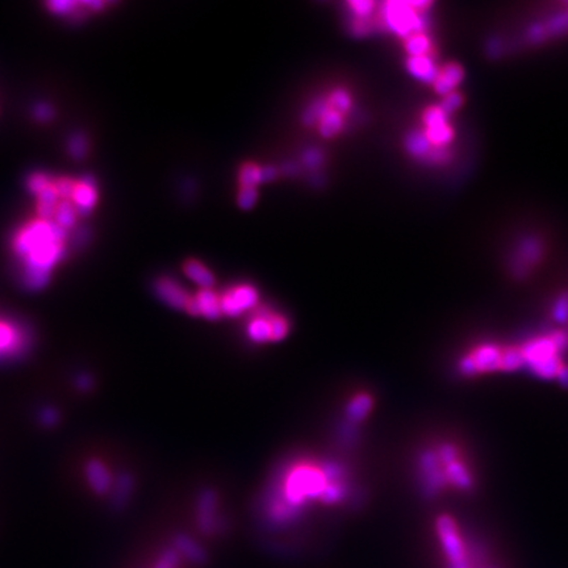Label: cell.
<instances>
[{
    "instance_id": "obj_1",
    "label": "cell",
    "mask_w": 568,
    "mask_h": 568,
    "mask_svg": "<svg viewBox=\"0 0 568 568\" xmlns=\"http://www.w3.org/2000/svg\"><path fill=\"white\" fill-rule=\"evenodd\" d=\"M278 482V488L271 491L269 513L271 518L291 520L306 504L323 505L341 504L349 494L345 473L335 463L298 462L289 468Z\"/></svg>"
},
{
    "instance_id": "obj_2",
    "label": "cell",
    "mask_w": 568,
    "mask_h": 568,
    "mask_svg": "<svg viewBox=\"0 0 568 568\" xmlns=\"http://www.w3.org/2000/svg\"><path fill=\"white\" fill-rule=\"evenodd\" d=\"M415 475L429 499L473 494L477 485L474 459L462 442L451 438L436 439L419 450Z\"/></svg>"
},
{
    "instance_id": "obj_3",
    "label": "cell",
    "mask_w": 568,
    "mask_h": 568,
    "mask_svg": "<svg viewBox=\"0 0 568 568\" xmlns=\"http://www.w3.org/2000/svg\"><path fill=\"white\" fill-rule=\"evenodd\" d=\"M516 346L521 361V371L537 379L568 386V325L550 318Z\"/></svg>"
},
{
    "instance_id": "obj_4",
    "label": "cell",
    "mask_w": 568,
    "mask_h": 568,
    "mask_svg": "<svg viewBox=\"0 0 568 568\" xmlns=\"http://www.w3.org/2000/svg\"><path fill=\"white\" fill-rule=\"evenodd\" d=\"M457 373L465 379L521 371V361L514 341L485 340L468 346L458 357Z\"/></svg>"
},
{
    "instance_id": "obj_5",
    "label": "cell",
    "mask_w": 568,
    "mask_h": 568,
    "mask_svg": "<svg viewBox=\"0 0 568 568\" xmlns=\"http://www.w3.org/2000/svg\"><path fill=\"white\" fill-rule=\"evenodd\" d=\"M289 329L287 317L269 309H262L250 318L245 333L253 344L266 345L284 340L289 335Z\"/></svg>"
},
{
    "instance_id": "obj_6",
    "label": "cell",
    "mask_w": 568,
    "mask_h": 568,
    "mask_svg": "<svg viewBox=\"0 0 568 568\" xmlns=\"http://www.w3.org/2000/svg\"><path fill=\"white\" fill-rule=\"evenodd\" d=\"M424 3H408V1H388L384 4L383 18L392 32L400 36H412L419 33L422 29V19L419 8Z\"/></svg>"
},
{
    "instance_id": "obj_7",
    "label": "cell",
    "mask_w": 568,
    "mask_h": 568,
    "mask_svg": "<svg viewBox=\"0 0 568 568\" xmlns=\"http://www.w3.org/2000/svg\"><path fill=\"white\" fill-rule=\"evenodd\" d=\"M33 335L29 326L19 323H0V362L20 359L32 347Z\"/></svg>"
},
{
    "instance_id": "obj_8",
    "label": "cell",
    "mask_w": 568,
    "mask_h": 568,
    "mask_svg": "<svg viewBox=\"0 0 568 568\" xmlns=\"http://www.w3.org/2000/svg\"><path fill=\"white\" fill-rule=\"evenodd\" d=\"M221 296L223 315L226 317H238L246 311L257 307L258 292L250 284H240L229 289Z\"/></svg>"
},
{
    "instance_id": "obj_9",
    "label": "cell",
    "mask_w": 568,
    "mask_h": 568,
    "mask_svg": "<svg viewBox=\"0 0 568 568\" xmlns=\"http://www.w3.org/2000/svg\"><path fill=\"white\" fill-rule=\"evenodd\" d=\"M190 316L203 317L209 321L220 320L223 315L221 296L211 289H200L196 296H192L186 309Z\"/></svg>"
},
{
    "instance_id": "obj_10",
    "label": "cell",
    "mask_w": 568,
    "mask_h": 568,
    "mask_svg": "<svg viewBox=\"0 0 568 568\" xmlns=\"http://www.w3.org/2000/svg\"><path fill=\"white\" fill-rule=\"evenodd\" d=\"M424 122L428 127L425 132V136L430 142V145H434L437 149H442L441 146H445L451 141L453 131L447 125L446 112L444 111L441 107L429 108L424 115Z\"/></svg>"
},
{
    "instance_id": "obj_11",
    "label": "cell",
    "mask_w": 568,
    "mask_h": 568,
    "mask_svg": "<svg viewBox=\"0 0 568 568\" xmlns=\"http://www.w3.org/2000/svg\"><path fill=\"white\" fill-rule=\"evenodd\" d=\"M373 399L370 393H358L350 399L345 410V427L342 428V436L345 441L350 442L355 438L350 430H355L357 424L362 422L373 410Z\"/></svg>"
},
{
    "instance_id": "obj_12",
    "label": "cell",
    "mask_w": 568,
    "mask_h": 568,
    "mask_svg": "<svg viewBox=\"0 0 568 568\" xmlns=\"http://www.w3.org/2000/svg\"><path fill=\"white\" fill-rule=\"evenodd\" d=\"M154 292L161 301L168 307L186 312L191 295L179 283L171 278H161L154 283Z\"/></svg>"
},
{
    "instance_id": "obj_13",
    "label": "cell",
    "mask_w": 568,
    "mask_h": 568,
    "mask_svg": "<svg viewBox=\"0 0 568 568\" xmlns=\"http://www.w3.org/2000/svg\"><path fill=\"white\" fill-rule=\"evenodd\" d=\"M86 477L93 492L104 494L110 492L113 485L111 473L99 459H91L86 465Z\"/></svg>"
},
{
    "instance_id": "obj_14",
    "label": "cell",
    "mask_w": 568,
    "mask_h": 568,
    "mask_svg": "<svg viewBox=\"0 0 568 568\" xmlns=\"http://www.w3.org/2000/svg\"><path fill=\"white\" fill-rule=\"evenodd\" d=\"M73 202L75 204V211L78 214H88L93 211V205L96 202V191H95V180L91 177L82 179L81 183L75 186Z\"/></svg>"
},
{
    "instance_id": "obj_15",
    "label": "cell",
    "mask_w": 568,
    "mask_h": 568,
    "mask_svg": "<svg viewBox=\"0 0 568 568\" xmlns=\"http://www.w3.org/2000/svg\"><path fill=\"white\" fill-rule=\"evenodd\" d=\"M462 79H463V71H462L460 66H445L441 71H437L436 79L433 81L434 90L438 93L446 96L448 93H453V90L460 83Z\"/></svg>"
},
{
    "instance_id": "obj_16",
    "label": "cell",
    "mask_w": 568,
    "mask_h": 568,
    "mask_svg": "<svg viewBox=\"0 0 568 568\" xmlns=\"http://www.w3.org/2000/svg\"><path fill=\"white\" fill-rule=\"evenodd\" d=\"M134 489V479L131 474L122 473L117 476L115 485H112L111 505L115 509L125 506Z\"/></svg>"
},
{
    "instance_id": "obj_17",
    "label": "cell",
    "mask_w": 568,
    "mask_h": 568,
    "mask_svg": "<svg viewBox=\"0 0 568 568\" xmlns=\"http://www.w3.org/2000/svg\"><path fill=\"white\" fill-rule=\"evenodd\" d=\"M183 270L187 278L192 280L197 286L203 289H212L214 284V274L205 267L202 262L190 260L185 263Z\"/></svg>"
},
{
    "instance_id": "obj_18",
    "label": "cell",
    "mask_w": 568,
    "mask_h": 568,
    "mask_svg": "<svg viewBox=\"0 0 568 568\" xmlns=\"http://www.w3.org/2000/svg\"><path fill=\"white\" fill-rule=\"evenodd\" d=\"M408 70L410 74L424 82H433L437 75V69L429 56L410 57Z\"/></svg>"
},
{
    "instance_id": "obj_19",
    "label": "cell",
    "mask_w": 568,
    "mask_h": 568,
    "mask_svg": "<svg viewBox=\"0 0 568 568\" xmlns=\"http://www.w3.org/2000/svg\"><path fill=\"white\" fill-rule=\"evenodd\" d=\"M217 508V496L212 491H204L199 499V518L200 525L212 529L214 525V513Z\"/></svg>"
},
{
    "instance_id": "obj_20",
    "label": "cell",
    "mask_w": 568,
    "mask_h": 568,
    "mask_svg": "<svg viewBox=\"0 0 568 568\" xmlns=\"http://www.w3.org/2000/svg\"><path fill=\"white\" fill-rule=\"evenodd\" d=\"M318 122H320V133L324 137L329 139V137L335 136L338 132L342 129L344 117H342V113L329 108Z\"/></svg>"
},
{
    "instance_id": "obj_21",
    "label": "cell",
    "mask_w": 568,
    "mask_h": 568,
    "mask_svg": "<svg viewBox=\"0 0 568 568\" xmlns=\"http://www.w3.org/2000/svg\"><path fill=\"white\" fill-rule=\"evenodd\" d=\"M405 146H407V150L410 151L412 156L424 157V156H427L428 153H430V146L431 145H430V142L427 139L425 133L413 132L407 137Z\"/></svg>"
},
{
    "instance_id": "obj_22",
    "label": "cell",
    "mask_w": 568,
    "mask_h": 568,
    "mask_svg": "<svg viewBox=\"0 0 568 568\" xmlns=\"http://www.w3.org/2000/svg\"><path fill=\"white\" fill-rule=\"evenodd\" d=\"M329 108L330 107H329L328 100H325V99H316L315 102H312L308 105L307 110L303 113V122L308 127L315 125L316 122H320V119L325 115Z\"/></svg>"
},
{
    "instance_id": "obj_23",
    "label": "cell",
    "mask_w": 568,
    "mask_h": 568,
    "mask_svg": "<svg viewBox=\"0 0 568 568\" xmlns=\"http://www.w3.org/2000/svg\"><path fill=\"white\" fill-rule=\"evenodd\" d=\"M54 219H56L54 223L58 224L64 229H69L74 225L75 208L70 200H62L57 205Z\"/></svg>"
},
{
    "instance_id": "obj_24",
    "label": "cell",
    "mask_w": 568,
    "mask_h": 568,
    "mask_svg": "<svg viewBox=\"0 0 568 568\" xmlns=\"http://www.w3.org/2000/svg\"><path fill=\"white\" fill-rule=\"evenodd\" d=\"M405 47L410 57L428 56L430 42L425 35L419 32V33H413L408 37L405 42Z\"/></svg>"
},
{
    "instance_id": "obj_25",
    "label": "cell",
    "mask_w": 568,
    "mask_h": 568,
    "mask_svg": "<svg viewBox=\"0 0 568 568\" xmlns=\"http://www.w3.org/2000/svg\"><path fill=\"white\" fill-rule=\"evenodd\" d=\"M238 179L243 187H255L262 182V168L255 163H245L240 170Z\"/></svg>"
},
{
    "instance_id": "obj_26",
    "label": "cell",
    "mask_w": 568,
    "mask_h": 568,
    "mask_svg": "<svg viewBox=\"0 0 568 568\" xmlns=\"http://www.w3.org/2000/svg\"><path fill=\"white\" fill-rule=\"evenodd\" d=\"M328 103H329V107H330L332 110L340 112V113L349 111V108H350V105H352L350 95H349L347 91L341 90V88L335 90V91L332 93L330 98L328 99Z\"/></svg>"
},
{
    "instance_id": "obj_27",
    "label": "cell",
    "mask_w": 568,
    "mask_h": 568,
    "mask_svg": "<svg viewBox=\"0 0 568 568\" xmlns=\"http://www.w3.org/2000/svg\"><path fill=\"white\" fill-rule=\"evenodd\" d=\"M59 419H61V413L53 405H45L38 410V422L45 428L56 427L57 424L59 422Z\"/></svg>"
},
{
    "instance_id": "obj_28",
    "label": "cell",
    "mask_w": 568,
    "mask_h": 568,
    "mask_svg": "<svg viewBox=\"0 0 568 568\" xmlns=\"http://www.w3.org/2000/svg\"><path fill=\"white\" fill-rule=\"evenodd\" d=\"M67 148H69V153L71 157L76 159L83 158L87 153V148H88L86 136L82 133H76L69 141Z\"/></svg>"
},
{
    "instance_id": "obj_29",
    "label": "cell",
    "mask_w": 568,
    "mask_h": 568,
    "mask_svg": "<svg viewBox=\"0 0 568 568\" xmlns=\"http://www.w3.org/2000/svg\"><path fill=\"white\" fill-rule=\"evenodd\" d=\"M257 199L258 192L255 187H241L237 195V204L243 209H250L257 203Z\"/></svg>"
},
{
    "instance_id": "obj_30",
    "label": "cell",
    "mask_w": 568,
    "mask_h": 568,
    "mask_svg": "<svg viewBox=\"0 0 568 568\" xmlns=\"http://www.w3.org/2000/svg\"><path fill=\"white\" fill-rule=\"evenodd\" d=\"M27 186H28V190L32 194L38 195V194L42 192L47 186H50L49 177L45 175V174H42V173H36V174H33V175L29 177Z\"/></svg>"
},
{
    "instance_id": "obj_31",
    "label": "cell",
    "mask_w": 568,
    "mask_h": 568,
    "mask_svg": "<svg viewBox=\"0 0 568 568\" xmlns=\"http://www.w3.org/2000/svg\"><path fill=\"white\" fill-rule=\"evenodd\" d=\"M49 10L54 12L57 15H69V13H74L76 3L75 1H70V0H56V1H49L47 4Z\"/></svg>"
},
{
    "instance_id": "obj_32",
    "label": "cell",
    "mask_w": 568,
    "mask_h": 568,
    "mask_svg": "<svg viewBox=\"0 0 568 568\" xmlns=\"http://www.w3.org/2000/svg\"><path fill=\"white\" fill-rule=\"evenodd\" d=\"M349 6L354 12L357 18L366 19L371 13L375 3L373 1H367V0H355V1H350Z\"/></svg>"
},
{
    "instance_id": "obj_33",
    "label": "cell",
    "mask_w": 568,
    "mask_h": 568,
    "mask_svg": "<svg viewBox=\"0 0 568 568\" xmlns=\"http://www.w3.org/2000/svg\"><path fill=\"white\" fill-rule=\"evenodd\" d=\"M75 186H76V185H75L73 180H70V179H61V180H58L56 185V190L57 192H58V196H61L64 200H70V199H73Z\"/></svg>"
},
{
    "instance_id": "obj_34",
    "label": "cell",
    "mask_w": 568,
    "mask_h": 568,
    "mask_svg": "<svg viewBox=\"0 0 568 568\" xmlns=\"http://www.w3.org/2000/svg\"><path fill=\"white\" fill-rule=\"evenodd\" d=\"M38 204L41 205H50V207H56L57 199H58V192H57L56 186H47L42 192L38 194Z\"/></svg>"
},
{
    "instance_id": "obj_35",
    "label": "cell",
    "mask_w": 568,
    "mask_h": 568,
    "mask_svg": "<svg viewBox=\"0 0 568 568\" xmlns=\"http://www.w3.org/2000/svg\"><path fill=\"white\" fill-rule=\"evenodd\" d=\"M53 115H54L53 108H52L49 104H47V103H40V104H37V105L35 107V110H33L35 119L41 122H49V120L53 117Z\"/></svg>"
},
{
    "instance_id": "obj_36",
    "label": "cell",
    "mask_w": 568,
    "mask_h": 568,
    "mask_svg": "<svg viewBox=\"0 0 568 568\" xmlns=\"http://www.w3.org/2000/svg\"><path fill=\"white\" fill-rule=\"evenodd\" d=\"M93 384H95V382H93V375H90L88 373H84V371L76 373V376H75V387H76L79 391H90V390H93Z\"/></svg>"
},
{
    "instance_id": "obj_37",
    "label": "cell",
    "mask_w": 568,
    "mask_h": 568,
    "mask_svg": "<svg viewBox=\"0 0 568 568\" xmlns=\"http://www.w3.org/2000/svg\"><path fill=\"white\" fill-rule=\"evenodd\" d=\"M459 104H460V98H459V95L457 93H448L445 96V100H444V104H442V110L448 113V112H453L454 110H457L458 107H459Z\"/></svg>"
},
{
    "instance_id": "obj_38",
    "label": "cell",
    "mask_w": 568,
    "mask_h": 568,
    "mask_svg": "<svg viewBox=\"0 0 568 568\" xmlns=\"http://www.w3.org/2000/svg\"><path fill=\"white\" fill-rule=\"evenodd\" d=\"M323 162V156L318 150H309L306 153V163L311 168L318 166Z\"/></svg>"
},
{
    "instance_id": "obj_39",
    "label": "cell",
    "mask_w": 568,
    "mask_h": 568,
    "mask_svg": "<svg viewBox=\"0 0 568 568\" xmlns=\"http://www.w3.org/2000/svg\"><path fill=\"white\" fill-rule=\"evenodd\" d=\"M353 32L357 33V35H359V36H362L364 33H367L369 30H370V25H369V21L366 19H361V18H357L355 19L354 23H353Z\"/></svg>"
},
{
    "instance_id": "obj_40",
    "label": "cell",
    "mask_w": 568,
    "mask_h": 568,
    "mask_svg": "<svg viewBox=\"0 0 568 568\" xmlns=\"http://www.w3.org/2000/svg\"><path fill=\"white\" fill-rule=\"evenodd\" d=\"M277 175V170L275 168H262V182L263 180H272Z\"/></svg>"
},
{
    "instance_id": "obj_41",
    "label": "cell",
    "mask_w": 568,
    "mask_h": 568,
    "mask_svg": "<svg viewBox=\"0 0 568 568\" xmlns=\"http://www.w3.org/2000/svg\"><path fill=\"white\" fill-rule=\"evenodd\" d=\"M81 4L86 6V7H90V8H100L104 6L103 1H82Z\"/></svg>"
}]
</instances>
